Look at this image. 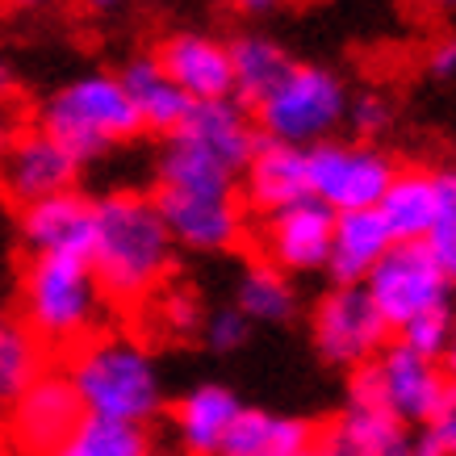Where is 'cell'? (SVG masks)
I'll use <instances>...</instances> for the list:
<instances>
[{
    "label": "cell",
    "instance_id": "cell-7",
    "mask_svg": "<svg viewBox=\"0 0 456 456\" xmlns=\"http://www.w3.org/2000/svg\"><path fill=\"white\" fill-rule=\"evenodd\" d=\"M360 285L369 289V297L381 310L389 331H398L402 322H411L423 310L448 305L456 289L448 268L436 260V251L423 239H394L386 256L369 268V277Z\"/></svg>",
    "mask_w": 456,
    "mask_h": 456
},
{
    "label": "cell",
    "instance_id": "cell-21",
    "mask_svg": "<svg viewBox=\"0 0 456 456\" xmlns=\"http://www.w3.org/2000/svg\"><path fill=\"white\" fill-rule=\"evenodd\" d=\"M318 428L297 415H273L260 406H243L235 428L222 440V456H305L314 452Z\"/></svg>",
    "mask_w": 456,
    "mask_h": 456
},
{
    "label": "cell",
    "instance_id": "cell-22",
    "mask_svg": "<svg viewBox=\"0 0 456 456\" xmlns=\"http://www.w3.org/2000/svg\"><path fill=\"white\" fill-rule=\"evenodd\" d=\"M377 214L394 239H428L436 209H440V172L431 167H394Z\"/></svg>",
    "mask_w": 456,
    "mask_h": 456
},
{
    "label": "cell",
    "instance_id": "cell-10",
    "mask_svg": "<svg viewBox=\"0 0 456 456\" xmlns=\"http://www.w3.org/2000/svg\"><path fill=\"white\" fill-rule=\"evenodd\" d=\"M389 327L373 305L369 289L360 281H335L310 310V339L322 364L331 369H360L389 344Z\"/></svg>",
    "mask_w": 456,
    "mask_h": 456
},
{
    "label": "cell",
    "instance_id": "cell-18",
    "mask_svg": "<svg viewBox=\"0 0 456 456\" xmlns=\"http://www.w3.org/2000/svg\"><path fill=\"white\" fill-rule=\"evenodd\" d=\"M172 134H184L189 142H197L201 151H209L214 159H222L226 167H243L248 164L251 147L260 142V130H256V118H251L239 97H218V101H193L189 118L172 130Z\"/></svg>",
    "mask_w": 456,
    "mask_h": 456
},
{
    "label": "cell",
    "instance_id": "cell-29",
    "mask_svg": "<svg viewBox=\"0 0 456 456\" xmlns=\"http://www.w3.org/2000/svg\"><path fill=\"white\" fill-rule=\"evenodd\" d=\"M411 436V452L419 456H456V377H448L436 411L419 423Z\"/></svg>",
    "mask_w": 456,
    "mask_h": 456
},
{
    "label": "cell",
    "instance_id": "cell-14",
    "mask_svg": "<svg viewBox=\"0 0 456 456\" xmlns=\"http://www.w3.org/2000/svg\"><path fill=\"white\" fill-rule=\"evenodd\" d=\"M164 71L189 93V101L235 97V68H231V42L209 29H172L151 51Z\"/></svg>",
    "mask_w": 456,
    "mask_h": 456
},
{
    "label": "cell",
    "instance_id": "cell-16",
    "mask_svg": "<svg viewBox=\"0 0 456 456\" xmlns=\"http://www.w3.org/2000/svg\"><path fill=\"white\" fill-rule=\"evenodd\" d=\"M239 193L248 214H273L281 206H293L310 197V176H305V147L281 139H264L251 147L248 164L239 167Z\"/></svg>",
    "mask_w": 456,
    "mask_h": 456
},
{
    "label": "cell",
    "instance_id": "cell-38",
    "mask_svg": "<svg viewBox=\"0 0 456 456\" xmlns=\"http://www.w3.org/2000/svg\"><path fill=\"white\" fill-rule=\"evenodd\" d=\"M4 93H13V68H9V59L0 55V97Z\"/></svg>",
    "mask_w": 456,
    "mask_h": 456
},
{
    "label": "cell",
    "instance_id": "cell-5",
    "mask_svg": "<svg viewBox=\"0 0 456 456\" xmlns=\"http://www.w3.org/2000/svg\"><path fill=\"white\" fill-rule=\"evenodd\" d=\"M38 126H46L80 164L105 159L118 147L147 134L118 71H80L68 84H59L42 101Z\"/></svg>",
    "mask_w": 456,
    "mask_h": 456
},
{
    "label": "cell",
    "instance_id": "cell-2",
    "mask_svg": "<svg viewBox=\"0 0 456 456\" xmlns=\"http://www.w3.org/2000/svg\"><path fill=\"white\" fill-rule=\"evenodd\" d=\"M176 239L167 231L155 197L139 189H113L93 201L88 264L105 297L118 305H142L176 273Z\"/></svg>",
    "mask_w": 456,
    "mask_h": 456
},
{
    "label": "cell",
    "instance_id": "cell-40",
    "mask_svg": "<svg viewBox=\"0 0 456 456\" xmlns=\"http://www.w3.org/2000/svg\"><path fill=\"white\" fill-rule=\"evenodd\" d=\"M436 9H456V0H431Z\"/></svg>",
    "mask_w": 456,
    "mask_h": 456
},
{
    "label": "cell",
    "instance_id": "cell-26",
    "mask_svg": "<svg viewBox=\"0 0 456 456\" xmlns=\"http://www.w3.org/2000/svg\"><path fill=\"white\" fill-rule=\"evenodd\" d=\"M231 68H235V97L251 105L293 68V59L273 34H239L231 38Z\"/></svg>",
    "mask_w": 456,
    "mask_h": 456
},
{
    "label": "cell",
    "instance_id": "cell-35",
    "mask_svg": "<svg viewBox=\"0 0 456 456\" xmlns=\"http://www.w3.org/2000/svg\"><path fill=\"white\" fill-rule=\"evenodd\" d=\"M231 4H235V13H243V17H268L281 0H231Z\"/></svg>",
    "mask_w": 456,
    "mask_h": 456
},
{
    "label": "cell",
    "instance_id": "cell-41",
    "mask_svg": "<svg viewBox=\"0 0 456 456\" xmlns=\"http://www.w3.org/2000/svg\"><path fill=\"white\" fill-rule=\"evenodd\" d=\"M0 318H4V310H0Z\"/></svg>",
    "mask_w": 456,
    "mask_h": 456
},
{
    "label": "cell",
    "instance_id": "cell-4",
    "mask_svg": "<svg viewBox=\"0 0 456 456\" xmlns=\"http://www.w3.org/2000/svg\"><path fill=\"white\" fill-rule=\"evenodd\" d=\"M68 377L88 415L155 423L167 406L164 373H159L151 347L142 344L139 335H122V331L88 335L80 347H71Z\"/></svg>",
    "mask_w": 456,
    "mask_h": 456
},
{
    "label": "cell",
    "instance_id": "cell-39",
    "mask_svg": "<svg viewBox=\"0 0 456 456\" xmlns=\"http://www.w3.org/2000/svg\"><path fill=\"white\" fill-rule=\"evenodd\" d=\"M4 4H13V9H38V4H46V0H4Z\"/></svg>",
    "mask_w": 456,
    "mask_h": 456
},
{
    "label": "cell",
    "instance_id": "cell-13",
    "mask_svg": "<svg viewBox=\"0 0 456 456\" xmlns=\"http://www.w3.org/2000/svg\"><path fill=\"white\" fill-rule=\"evenodd\" d=\"M4 411H9V440L26 452H59L84 415L71 377L51 369H42Z\"/></svg>",
    "mask_w": 456,
    "mask_h": 456
},
{
    "label": "cell",
    "instance_id": "cell-28",
    "mask_svg": "<svg viewBox=\"0 0 456 456\" xmlns=\"http://www.w3.org/2000/svg\"><path fill=\"white\" fill-rule=\"evenodd\" d=\"M142 305H147V314L155 318V327H159L164 335H176V339L197 335L201 331V318H206V310L197 305L193 293L176 289V285H159Z\"/></svg>",
    "mask_w": 456,
    "mask_h": 456
},
{
    "label": "cell",
    "instance_id": "cell-32",
    "mask_svg": "<svg viewBox=\"0 0 456 456\" xmlns=\"http://www.w3.org/2000/svg\"><path fill=\"white\" fill-rule=\"evenodd\" d=\"M251 322L243 310H239L235 302L231 305H218V310H209L206 318H201V339H206L209 352H218V356H226V352H239V347L251 339Z\"/></svg>",
    "mask_w": 456,
    "mask_h": 456
},
{
    "label": "cell",
    "instance_id": "cell-31",
    "mask_svg": "<svg viewBox=\"0 0 456 456\" xmlns=\"http://www.w3.org/2000/svg\"><path fill=\"white\" fill-rule=\"evenodd\" d=\"M423 243L436 251V260L456 281V167H440V209Z\"/></svg>",
    "mask_w": 456,
    "mask_h": 456
},
{
    "label": "cell",
    "instance_id": "cell-11",
    "mask_svg": "<svg viewBox=\"0 0 456 456\" xmlns=\"http://www.w3.org/2000/svg\"><path fill=\"white\" fill-rule=\"evenodd\" d=\"M331 226L335 209H327L318 197H302L293 206H281L256 218V251H260V260L277 264L289 277H310V273L327 268Z\"/></svg>",
    "mask_w": 456,
    "mask_h": 456
},
{
    "label": "cell",
    "instance_id": "cell-20",
    "mask_svg": "<svg viewBox=\"0 0 456 456\" xmlns=\"http://www.w3.org/2000/svg\"><path fill=\"white\" fill-rule=\"evenodd\" d=\"M118 76H122V88H126V97H130V105L139 110L142 130H151V134H172L189 118V110H193L189 93L167 76L164 63L155 55H134Z\"/></svg>",
    "mask_w": 456,
    "mask_h": 456
},
{
    "label": "cell",
    "instance_id": "cell-30",
    "mask_svg": "<svg viewBox=\"0 0 456 456\" xmlns=\"http://www.w3.org/2000/svg\"><path fill=\"white\" fill-rule=\"evenodd\" d=\"M452 327H456V310H452V302H448V305H436V310H423V314H415L411 322H402L394 335H398L406 347L440 360L448 339H452Z\"/></svg>",
    "mask_w": 456,
    "mask_h": 456
},
{
    "label": "cell",
    "instance_id": "cell-8",
    "mask_svg": "<svg viewBox=\"0 0 456 456\" xmlns=\"http://www.w3.org/2000/svg\"><path fill=\"white\" fill-rule=\"evenodd\" d=\"M394 159H389L377 139H331L305 147V176H310V197H318L327 209L344 214V209H369L381 201L389 176H394Z\"/></svg>",
    "mask_w": 456,
    "mask_h": 456
},
{
    "label": "cell",
    "instance_id": "cell-34",
    "mask_svg": "<svg viewBox=\"0 0 456 456\" xmlns=\"http://www.w3.org/2000/svg\"><path fill=\"white\" fill-rule=\"evenodd\" d=\"M428 76L431 80H456V38H440L428 51Z\"/></svg>",
    "mask_w": 456,
    "mask_h": 456
},
{
    "label": "cell",
    "instance_id": "cell-6",
    "mask_svg": "<svg viewBox=\"0 0 456 456\" xmlns=\"http://www.w3.org/2000/svg\"><path fill=\"white\" fill-rule=\"evenodd\" d=\"M347 101L352 93L339 71L322 68V63H293L268 93L251 101V118L264 139L314 147L344 130Z\"/></svg>",
    "mask_w": 456,
    "mask_h": 456
},
{
    "label": "cell",
    "instance_id": "cell-17",
    "mask_svg": "<svg viewBox=\"0 0 456 456\" xmlns=\"http://www.w3.org/2000/svg\"><path fill=\"white\" fill-rule=\"evenodd\" d=\"M17 235L29 256L38 251H88L93 235V197H84L76 184L59 193L34 197L17 214Z\"/></svg>",
    "mask_w": 456,
    "mask_h": 456
},
{
    "label": "cell",
    "instance_id": "cell-12",
    "mask_svg": "<svg viewBox=\"0 0 456 456\" xmlns=\"http://www.w3.org/2000/svg\"><path fill=\"white\" fill-rule=\"evenodd\" d=\"M80 159L46 126L17 130L0 142V189L17 206H26L34 197L59 193V189H71L80 180Z\"/></svg>",
    "mask_w": 456,
    "mask_h": 456
},
{
    "label": "cell",
    "instance_id": "cell-25",
    "mask_svg": "<svg viewBox=\"0 0 456 456\" xmlns=\"http://www.w3.org/2000/svg\"><path fill=\"white\" fill-rule=\"evenodd\" d=\"M155 448L151 423H134V419H113V415H88L71 428L59 452L63 456H147Z\"/></svg>",
    "mask_w": 456,
    "mask_h": 456
},
{
    "label": "cell",
    "instance_id": "cell-27",
    "mask_svg": "<svg viewBox=\"0 0 456 456\" xmlns=\"http://www.w3.org/2000/svg\"><path fill=\"white\" fill-rule=\"evenodd\" d=\"M42 352L26 322H4L0 318V411L42 373Z\"/></svg>",
    "mask_w": 456,
    "mask_h": 456
},
{
    "label": "cell",
    "instance_id": "cell-15",
    "mask_svg": "<svg viewBox=\"0 0 456 456\" xmlns=\"http://www.w3.org/2000/svg\"><path fill=\"white\" fill-rule=\"evenodd\" d=\"M314 452L327 456H402L411 452V428L398 415H389L381 402L347 394L314 436Z\"/></svg>",
    "mask_w": 456,
    "mask_h": 456
},
{
    "label": "cell",
    "instance_id": "cell-36",
    "mask_svg": "<svg viewBox=\"0 0 456 456\" xmlns=\"http://www.w3.org/2000/svg\"><path fill=\"white\" fill-rule=\"evenodd\" d=\"M88 13H97V17H113V13H122L130 0H80Z\"/></svg>",
    "mask_w": 456,
    "mask_h": 456
},
{
    "label": "cell",
    "instance_id": "cell-9",
    "mask_svg": "<svg viewBox=\"0 0 456 456\" xmlns=\"http://www.w3.org/2000/svg\"><path fill=\"white\" fill-rule=\"evenodd\" d=\"M444 386H448V373H444L440 360H431L423 352H415V347H406L402 339H394L373 360L352 369L347 394L381 402L389 415H398L406 428L415 431L436 411Z\"/></svg>",
    "mask_w": 456,
    "mask_h": 456
},
{
    "label": "cell",
    "instance_id": "cell-19",
    "mask_svg": "<svg viewBox=\"0 0 456 456\" xmlns=\"http://www.w3.org/2000/svg\"><path fill=\"white\" fill-rule=\"evenodd\" d=\"M239 411H243V402H239V394L231 386H218V381L193 386L176 406H172L176 444L193 456L222 452V440H226V431L235 428Z\"/></svg>",
    "mask_w": 456,
    "mask_h": 456
},
{
    "label": "cell",
    "instance_id": "cell-33",
    "mask_svg": "<svg viewBox=\"0 0 456 456\" xmlns=\"http://www.w3.org/2000/svg\"><path fill=\"white\" fill-rule=\"evenodd\" d=\"M389 122H394V105H389L381 93H356V97L347 101V130L356 134V139H377V134H386Z\"/></svg>",
    "mask_w": 456,
    "mask_h": 456
},
{
    "label": "cell",
    "instance_id": "cell-23",
    "mask_svg": "<svg viewBox=\"0 0 456 456\" xmlns=\"http://www.w3.org/2000/svg\"><path fill=\"white\" fill-rule=\"evenodd\" d=\"M394 243L389 226L381 222L373 206L369 209H344L335 214V226H331V251H327V277L331 281H364L369 268H373L386 248Z\"/></svg>",
    "mask_w": 456,
    "mask_h": 456
},
{
    "label": "cell",
    "instance_id": "cell-37",
    "mask_svg": "<svg viewBox=\"0 0 456 456\" xmlns=\"http://www.w3.org/2000/svg\"><path fill=\"white\" fill-rule=\"evenodd\" d=\"M440 364H444V373H448V377H456V327H452V339H448V347H444Z\"/></svg>",
    "mask_w": 456,
    "mask_h": 456
},
{
    "label": "cell",
    "instance_id": "cell-3",
    "mask_svg": "<svg viewBox=\"0 0 456 456\" xmlns=\"http://www.w3.org/2000/svg\"><path fill=\"white\" fill-rule=\"evenodd\" d=\"M21 322L46 352H71L101 331L110 297L84 251H38L21 268Z\"/></svg>",
    "mask_w": 456,
    "mask_h": 456
},
{
    "label": "cell",
    "instance_id": "cell-1",
    "mask_svg": "<svg viewBox=\"0 0 456 456\" xmlns=\"http://www.w3.org/2000/svg\"><path fill=\"white\" fill-rule=\"evenodd\" d=\"M151 197L180 251L222 256L248 239V206L239 193V172L184 134H164V147L155 155Z\"/></svg>",
    "mask_w": 456,
    "mask_h": 456
},
{
    "label": "cell",
    "instance_id": "cell-24",
    "mask_svg": "<svg viewBox=\"0 0 456 456\" xmlns=\"http://www.w3.org/2000/svg\"><path fill=\"white\" fill-rule=\"evenodd\" d=\"M235 305L256 322V327H273V322H289L297 314V285L289 273H281L277 264L251 260L239 273Z\"/></svg>",
    "mask_w": 456,
    "mask_h": 456
}]
</instances>
